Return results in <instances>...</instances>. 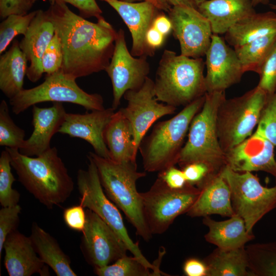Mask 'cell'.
Here are the masks:
<instances>
[{
    "label": "cell",
    "mask_w": 276,
    "mask_h": 276,
    "mask_svg": "<svg viewBox=\"0 0 276 276\" xmlns=\"http://www.w3.org/2000/svg\"><path fill=\"white\" fill-rule=\"evenodd\" d=\"M50 4L45 11L61 41V70L75 79L105 71L118 31L102 16L93 22L73 12L65 3Z\"/></svg>",
    "instance_id": "1"
},
{
    "label": "cell",
    "mask_w": 276,
    "mask_h": 276,
    "mask_svg": "<svg viewBox=\"0 0 276 276\" xmlns=\"http://www.w3.org/2000/svg\"><path fill=\"white\" fill-rule=\"evenodd\" d=\"M12 167L25 189L48 209L64 202L74 190V181L55 147L35 157L5 147Z\"/></svg>",
    "instance_id": "2"
},
{
    "label": "cell",
    "mask_w": 276,
    "mask_h": 276,
    "mask_svg": "<svg viewBox=\"0 0 276 276\" xmlns=\"http://www.w3.org/2000/svg\"><path fill=\"white\" fill-rule=\"evenodd\" d=\"M87 157L96 165L107 196L124 213L135 228L136 235L149 241L152 234L145 218L141 193L136 187V181L146 173L137 171L135 161L117 163L91 152Z\"/></svg>",
    "instance_id": "3"
},
{
    "label": "cell",
    "mask_w": 276,
    "mask_h": 276,
    "mask_svg": "<svg viewBox=\"0 0 276 276\" xmlns=\"http://www.w3.org/2000/svg\"><path fill=\"white\" fill-rule=\"evenodd\" d=\"M202 58H193L164 50L154 81L158 101L174 107L186 106L206 93Z\"/></svg>",
    "instance_id": "4"
},
{
    "label": "cell",
    "mask_w": 276,
    "mask_h": 276,
    "mask_svg": "<svg viewBox=\"0 0 276 276\" xmlns=\"http://www.w3.org/2000/svg\"><path fill=\"white\" fill-rule=\"evenodd\" d=\"M204 101L205 95L194 100L171 119L157 123L144 137L139 150L145 171L159 172L178 163L191 121Z\"/></svg>",
    "instance_id": "5"
},
{
    "label": "cell",
    "mask_w": 276,
    "mask_h": 276,
    "mask_svg": "<svg viewBox=\"0 0 276 276\" xmlns=\"http://www.w3.org/2000/svg\"><path fill=\"white\" fill-rule=\"evenodd\" d=\"M225 98V91L205 94L203 105L191 121L188 140L179 154L177 164L181 168L202 163L215 175L226 166L225 153L220 146L216 127L218 109Z\"/></svg>",
    "instance_id": "6"
},
{
    "label": "cell",
    "mask_w": 276,
    "mask_h": 276,
    "mask_svg": "<svg viewBox=\"0 0 276 276\" xmlns=\"http://www.w3.org/2000/svg\"><path fill=\"white\" fill-rule=\"evenodd\" d=\"M269 96L257 86L241 96L225 98L220 104L216 127L220 146L225 153L252 134Z\"/></svg>",
    "instance_id": "7"
},
{
    "label": "cell",
    "mask_w": 276,
    "mask_h": 276,
    "mask_svg": "<svg viewBox=\"0 0 276 276\" xmlns=\"http://www.w3.org/2000/svg\"><path fill=\"white\" fill-rule=\"evenodd\" d=\"M76 80L61 69L46 75L42 83L33 88L23 89L9 99L12 112L19 114L30 107L44 102H68L90 111L104 109L102 96L85 91L78 86Z\"/></svg>",
    "instance_id": "8"
},
{
    "label": "cell",
    "mask_w": 276,
    "mask_h": 276,
    "mask_svg": "<svg viewBox=\"0 0 276 276\" xmlns=\"http://www.w3.org/2000/svg\"><path fill=\"white\" fill-rule=\"evenodd\" d=\"M87 158L89 163L87 169H80L77 173L80 204L104 220L117 233L133 256L155 273L158 272L159 269L143 255L139 242H134L128 235L119 208L104 191L96 165L92 159Z\"/></svg>",
    "instance_id": "9"
},
{
    "label": "cell",
    "mask_w": 276,
    "mask_h": 276,
    "mask_svg": "<svg viewBox=\"0 0 276 276\" xmlns=\"http://www.w3.org/2000/svg\"><path fill=\"white\" fill-rule=\"evenodd\" d=\"M220 174L227 183L235 214L244 220L250 234L256 224L276 208V185L263 186L251 172H238L225 166Z\"/></svg>",
    "instance_id": "10"
},
{
    "label": "cell",
    "mask_w": 276,
    "mask_h": 276,
    "mask_svg": "<svg viewBox=\"0 0 276 276\" xmlns=\"http://www.w3.org/2000/svg\"><path fill=\"white\" fill-rule=\"evenodd\" d=\"M200 190L187 183L181 189L169 187L159 177L150 189L141 193L145 218L152 234L165 233L178 216L194 204Z\"/></svg>",
    "instance_id": "11"
},
{
    "label": "cell",
    "mask_w": 276,
    "mask_h": 276,
    "mask_svg": "<svg viewBox=\"0 0 276 276\" xmlns=\"http://www.w3.org/2000/svg\"><path fill=\"white\" fill-rule=\"evenodd\" d=\"M147 57L133 56L127 48L124 30L118 31L112 56L105 70L111 82V107L114 110L118 107L127 91L140 88L148 77L150 65Z\"/></svg>",
    "instance_id": "12"
},
{
    "label": "cell",
    "mask_w": 276,
    "mask_h": 276,
    "mask_svg": "<svg viewBox=\"0 0 276 276\" xmlns=\"http://www.w3.org/2000/svg\"><path fill=\"white\" fill-rule=\"evenodd\" d=\"M167 13L180 54L193 58L205 56L213 35L208 19L197 9L185 6H172Z\"/></svg>",
    "instance_id": "13"
},
{
    "label": "cell",
    "mask_w": 276,
    "mask_h": 276,
    "mask_svg": "<svg viewBox=\"0 0 276 276\" xmlns=\"http://www.w3.org/2000/svg\"><path fill=\"white\" fill-rule=\"evenodd\" d=\"M123 97L127 105L120 109L132 126L138 151L141 141L154 123L162 117L174 113L177 107L158 102L154 81L149 77L140 88L127 91Z\"/></svg>",
    "instance_id": "14"
},
{
    "label": "cell",
    "mask_w": 276,
    "mask_h": 276,
    "mask_svg": "<svg viewBox=\"0 0 276 276\" xmlns=\"http://www.w3.org/2000/svg\"><path fill=\"white\" fill-rule=\"evenodd\" d=\"M86 213L81 247L88 262L102 267L126 256L128 249L117 233L92 211L86 209Z\"/></svg>",
    "instance_id": "15"
},
{
    "label": "cell",
    "mask_w": 276,
    "mask_h": 276,
    "mask_svg": "<svg viewBox=\"0 0 276 276\" xmlns=\"http://www.w3.org/2000/svg\"><path fill=\"white\" fill-rule=\"evenodd\" d=\"M205 56L206 93L225 91L240 82L244 72L234 49L227 45L224 38L213 34Z\"/></svg>",
    "instance_id": "16"
},
{
    "label": "cell",
    "mask_w": 276,
    "mask_h": 276,
    "mask_svg": "<svg viewBox=\"0 0 276 276\" xmlns=\"http://www.w3.org/2000/svg\"><path fill=\"white\" fill-rule=\"evenodd\" d=\"M274 147L255 131L225 153L226 166L238 172L263 171L276 177Z\"/></svg>",
    "instance_id": "17"
},
{
    "label": "cell",
    "mask_w": 276,
    "mask_h": 276,
    "mask_svg": "<svg viewBox=\"0 0 276 276\" xmlns=\"http://www.w3.org/2000/svg\"><path fill=\"white\" fill-rule=\"evenodd\" d=\"M114 110L110 107L83 114L66 113L58 132L83 139L91 145L96 154L110 158L104 132Z\"/></svg>",
    "instance_id": "18"
},
{
    "label": "cell",
    "mask_w": 276,
    "mask_h": 276,
    "mask_svg": "<svg viewBox=\"0 0 276 276\" xmlns=\"http://www.w3.org/2000/svg\"><path fill=\"white\" fill-rule=\"evenodd\" d=\"M101 1L107 3L118 13L128 28L132 41L131 54L135 57L150 56L145 44V35L160 10L147 2Z\"/></svg>",
    "instance_id": "19"
},
{
    "label": "cell",
    "mask_w": 276,
    "mask_h": 276,
    "mask_svg": "<svg viewBox=\"0 0 276 276\" xmlns=\"http://www.w3.org/2000/svg\"><path fill=\"white\" fill-rule=\"evenodd\" d=\"M3 249L4 264L9 275H50L49 266L37 256L30 237L16 229L8 236Z\"/></svg>",
    "instance_id": "20"
},
{
    "label": "cell",
    "mask_w": 276,
    "mask_h": 276,
    "mask_svg": "<svg viewBox=\"0 0 276 276\" xmlns=\"http://www.w3.org/2000/svg\"><path fill=\"white\" fill-rule=\"evenodd\" d=\"M32 113L33 132L29 139L25 140L19 151L27 156H36L51 147V139L58 132L66 112L62 103L53 102L49 107L33 106Z\"/></svg>",
    "instance_id": "21"
},
{
    "label": "cell",
    "mask_w": 276,
    "mask_h": 276,
    "mask_svg": "<svg viewBox=\"0 0 276 276\" xmlns=\"http://www.w3.org/2000/svg\"><path fill=\"white\" fill-rule=\"evenodd\" d=\"M54 33V25L46 11L37 10L27 32L19 42L20 48L30 63L26 76L32 82H36L43 74L42 57Z\"/></svg>",
    "instance_id": "22"
},
{
    "label": "cell",
    "mask_w": 276,
    "mask_h": 276,
    "mask_svg": "<svg viewBox=\"0 0 276 276\" xmlns=\"http://www.w3.org/2000/svg\"><path fill=\"white\" fill-rule=\"evenodd\" d=\"M196 187L200 190V193L186 213L188 216L204 217L217 214L230 217L235 214L229 187L220 172L209 176Z\"/></svg>",
    "instance_id": "23"
},
{
    "label": "cell",
    "mask_w": 276,
    "mask_h": 276,
    "mask_svg": "<svg viewBox=\"0 0 276 276\" xmlns=\"http://www.w3.org/2000/svg\"><path fill=\"white\" fill-rule=\"evenodd\" d=\"M197 9L217 35L225 34L237 22L256 13L251 0H206Z\"/></svg>",
    "instance_id": "24"
},
{
    "label": "cell",
    "mask_w": 276,
    "mask_h": 276,
    "mask_svg": "<svg viewBox=\"0 0 276 276\" xmlns=\"http://www.w3.org/2000/svg\"><path fill=\"white\" fill-rule=\"evenodd\" d=\"M110 159L117 163L136 162L134 132L129 120L120 109L112 116L104 132Z\"/></svg>",
    "instance_id": "25"
},
{
    "label": "cell",
    "mask_w": 276,
    "mask_h": 276,
    "mask_svg": "<svg viewBox=\"0 0 276 276\" xmlns=\"http://www.w3.org/2000/svg\"><path fill=\"white\" fill-rule=\"evenodd\" d=\"M203 224L209 228L204 235L206 242L223 249H236L245 246L255 239L253 234L248 232L243 219L234 214L229 219L216 221L209 216L204 217Z\"/></svg>",
    "instance_id": "26"
},
{
    "label": "cell",
    "mask_w": 276,
    "mask_h": 276,
    "mask_svg": "<svg viewBox=\"0 0 276 276\" xmlns=\"http://www.w3.org/2000/svg\"><path fill=\"white\" fill-rule=\"evenodd\" d=\"M28 62L17 40H14L9 49L1 55L0 89L9 99L24 89Z\"/></svg>",
    "instance_id": "27"
},
{
    "label": "cell",
    "mask_w": 276,
    "mask_h": 276,
    "mask_svg": "<svg viewBox=\"0 0 276 276\" xmlns=\"http://www.w3.org/2000/svg\"><path fill=\"white\" fill-rule=\"evenodd\" d=\"M273 33H276L275 13L272 11L255 13L232 27L225 34L224 39L235 48Z\"/></svg>",
    "instance_id": "28"
},
{
    "label": "cell",
    "mask_w": 276,
    "mask_h": 276,
    "mask_svg": "<svg viewBox=\"0 0 276 276\" xmlns=\"http://www.w3.org/2000/svg\"><path fill=\"white\" fill-rule=\"evenodd\" d=\"M30 237L39 258L57 276L77 275L71 267L70 258L56 239L35 222L32 224Z\"/></svg>",
    "instance_id": "29"
},
{
    "label": "cell",
    "mask_w": 276,
    "mask_h": 276,
    "mask_svg": "<svg viewBox=\"0 0 276 276\" xmlns=\"http://www.w3.org/2000/svg\"><path fill=\"white\" fill-rule=\"evenodd\" d=\"M203 261L207 276H251L245 246L231 249L217 247Z\"/></svg>",
    "instance_id": "30"
},
{
    "label": "cell",
    "mask_w": 276,
    "mask_h": 276,
    "mask_svg": "<svg viewBox=\"0 0 276 276\" xmlns=\"http://www.w3.org/2000/svg\"><path fill=\"white\" fill-rule=\"evenodd\" d=\"M276 43V33L269 34L234 48L244 72L259 74L262 65Z\"/></svg>",
    "instance_id": "31"
},
{
    "label": "cell",
    "mask_w": 276,
    "mask_h": 276,
    "mask_svg": "<svg viewBox=\"0 0 276 276\" xmlns=\"http://www.w3.org/2000/svg\"><path fill=\"white\" fill-rule=\"evenodd\" d=\"M251 276H276V241L245 246Z\"/></svg>",
    "instance_id": "32"
},
{
    "label": "cell",
    "mask_w": 276,
    "mask_h": 276,
    "mask_svg": "<svg viewBox=\"0 0 276 276\" xmlns=\"http://www.w3.org/2000/svg\"><path fill=\"white\" fill-rule=\"evenodd\" d=\"M94 268L95 273L99 276L156 275L152 270L145 266L137 258L127 255L112 264Z\"/></svg>",
    "instance_id": "33"
},
{
    "label": "cell",
    "mask_w": 276,
    "mask_h": 276,
    "mask_svg": "<svg viewBox=\"0 0 276 276\" xmlns=\"http://www.w3.org/2000/svg\"><path fill=\"white\" fill-rule=\"evenodd\" d=\"M37 10L25 15L11 14L0 24V54H2L14 38L26 34Z\"/></svg>",
    "instance_id": "34"
},
{
    "label": "cell",
    "mask_w": 276,
    "mask_h": 276,
    "mask_svg": "<svg viewBox=\"0 0 276 276\" xmlns=\"http://www.w3.org/2000/svg\"><path fill=\"white\" fill-rule=\"evenodd\" d=\"M25 131L12 119L7 103L2 100L0 104V145L19 150L25 139Z\"/></svg>",
    "instance_id": "35"
},
{
    "label": "cell",
    "mask_w": 276,
    "mask_h": 276,
    "mask_svg": "<svg viewBox=\"0 0 276 276\" xmlns=\"http://www.w3.org/2000/svg\"><path fill=\"white\" fill-rule=\"evenodd\" d=\"M11 167L10 156L5 149L0 156V203L2 207L18 204L20 199L19 193L12 188L15 179Z\"/></svg>",
    "instance_id": "36"
},
{
    "label": "cell",
    "mask_w": 276,
    "mask_h": 276,
    "mask_svg": "<svg viewBox=\"0 0 276 276\" xmlns=\"http://www.w3.org/2000/svg\"><path fill=\"white\" fill-rule=\"evenodd\" d=\"M256 131L276 147V92L268 96Z\"/></svg>",
    "instance_id": "37"
},
{
    "label": "cell",
    "mask_w": 276,
    "mask_h": 276,
    "mask_svg": "<svg viewBox=\"0 0 276 276\" xmlns=\"http://www.w3.org/2000/svg\"><path fill=\"white\" fill-rule=\"evenodd\" d=\"M63 54L60 40L55 32L47 46L41 60L43 73L52 74L61 68Z\"/></svg>",
    "instance_id": "38"
},
{
    "label": "cell",
    "mask_w": 276,
    "mask_h": 276,
    "mask_svg": "<svg viewBox=\"0 0 276 276\" xmlns=\"http://www.w3.org/2000/svg\"><path fill=\"white\" fill-rule=\"evenodd\" d=\"M257 86L268 95L276 92V43L266 57L259 74Z\"/></svg>",
    "instance_id": "39"
},
{
    "label": "cell",
    "mask_w": 276,
    "mask_h": 276,
    "mask_svg": "<svg viewBox=\"0 0 276 276\" xmlns=\"http://www.w3.org/2000/svg\"><path fill=\"white\" fill-rule=\"evenodd\" d=\"M21 210L18 204L2 207L0 210V259L6 238L18 225Z\"/></svg>",
    "instance_id": "40"
},
{
    "label": "cell",
    "mask_w": 276,
    "mask_h": 276,
    "mask_svg": "<svg viewBox=\"0 0 276 276\" xmlns=\"http://www.w3.org/2000/svg\"><path fill=\"white\" fill-rule=\"evenodd\" d=\"M81 204L67 208L63 211V218L71 229L83 232L86 223V210Z\"/></svg>",
    "instance_id": "41"
},
{
    "label": "cell",
    "mask_w": 276,
    "mask_h": 276,
    "mask_svg": "<svg viewBox=\"0 0 276 276\" xmlns=\"http://www.w3.org/2000/svg\"><path fill=\"white\" fill-rule=\"evenodd\" d=\"M36 0H0V16L3 19L11 14L25 15Z\"/></svg>",
    "instance_id": "42"
},
{
    "label": "cell",
    "mask_w": 276,
    "mask_h": 276,
    "mask_svg": "<svg viewBox=\"0 0 276 276\" xmlns=\"http://www.w3.org/2000/svg\"><path fill=\"white\" fill-rule=\"evenodd\" d=\"M188 183L198 186L212 174L210 168L202 163H192L181 168Z\"/></svg>",
    "instance_id": "43"
},
{
    "label": "cell",
    "mask_w": 276,
    "mask_h": 276,
    "mask_svg": "<svg viewBox=\"0 0 276 276\" xmlns=\"http://www.w3.org/2000/svg\"><path fill=\"white\" fill-rule=\"evenodd\" d=\"M50 3L61 2L70 4L76 8L79 15L84 18L95 17L97 19L102 16V11L96 0H49Z\"/></svg>",
    "instance_id": "44"
},
{
    "label": "cell",
    "mask_w": 276,
    "mask_h": 276,
    "mask_svg": "<svg viewBox=\"0 0 276 276\" xmlns=\"http://www.w3.org/2000/svg\"><path fill=\"white\" fill-rule=\"evenodd\" d=\"M158 177L172 189L182 188L188 183L182 170L176 168L175 166L158 172Z\"/></svg>",
    "instance_id": "45"
},
{
    "label": "cell",
    "mask_w": 276,
    "mask_h": 276,
    "mask_svg": "<svg viewBox=\"0 0 276 276\" xmlns=\"http://www.w3.org/2000/svg\"><path fill=\"white\" fill-rule=\"evenodd\" d=\"M183 271L187 276H207V267L203 260L188 259L183 263Z\"/></svg>",
    "instance_id": "46"
},
{
    "label": "cell",
    "mask_w": 276,
    "mask_h": 276,
    "mask_svg": "<svg viewBox=\"0 0 276 276\" xmlns=\"http://www.w3.org/2000/svg\"><path fill=\"white\" fill-rule=\"evenodd\" d=\"M165 37L152 26L148 30L145 35V41L150 56L153 55L155 51L163 45Z\"/></svg>",
    "instance_id": "47"
},
{
    "label": "cell",
    "mask_w": 276,
    "mask_h": 276,
    "mask_svg": "<svg viewBox=\"0 0 276 276\" xmlns=\"http://www.w3.org/2000/svg\"><path fill=\"white\" fill-rule=\"evenodd\" d=\"M152 26L165 36L172 31L171 20L168 15H166L163 12L157 14L153 20Z\"/></svg>",
    "instance_id": "48"
},
{
    "label": "cell",
    "mask_w": 276,
    "mask_h": 276,
    "mask_svg": "<svg viewBox=\"0 0 276 276\" xmlns=\"http://www.w3.org/2000/svg\"><path fill=\"white\" fill-rule=\"evenodd\" d=\"M129 2H147L153 4L157 9L161 11L168 12L172 7L167 0H121Z\"/></svg>",
    "instance_id": "49"
},
{
    "label": "cell",
    "mask_w": 276,
    "mask_h": 276,
    "mask_svg": "<svg viewBox=\"0 0 276 276\" xmlns=\"http://www.w3.org/2000/svg\"><path fill=\"white\" fill-rule=\"evenodd\" d=\"M170 5L185 6L198 9L200 5L206 0H167Z\"/></svg>",
    "instance_id": "50"
},
{
    "label": "cell",
    "mask_w": 276,
    "mask_h": 276,
    "mask_svg": "<svg viewBox=\"0 0 276 276\" xmlns=\"http://www.w3.org/2000/svg\"><path fill=\"white\" fill-rule=\"evenodd\" d=\"M254 7L260 4H267L269 3V0H251Z\"/></svg>",
    "instance_id": "51"
},
{
    "label": "cell",
    "mask_w": 276,
    "mask_h": 276,
    "mask_svg": "<svg viewBox=\"0 0 276 276\" xmlns=\"http://www.w3.org/2000/svg\"><path fill=\"white\" fill-rule=\"evenodd\" d=\"M270 7L273 10H276V5L270 4Z\"/></svg>",
    "instance_id": "52"
}]
</instances>
